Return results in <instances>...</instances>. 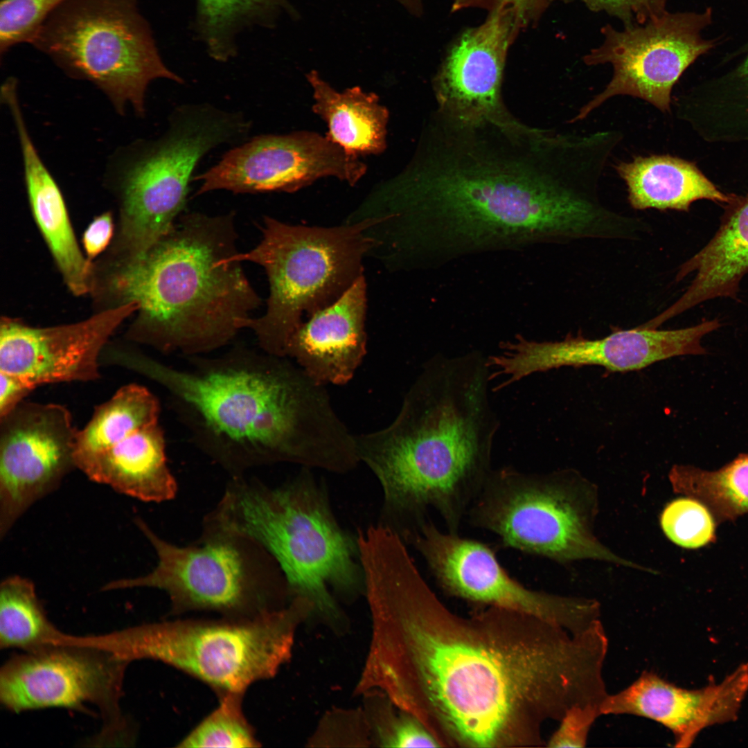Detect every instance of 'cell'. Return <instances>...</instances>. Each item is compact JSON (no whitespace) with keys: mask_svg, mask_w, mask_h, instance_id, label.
Returning a JSON list of instances; mask_svg holds the SVG:
<instances>
[{"mask_svg":"<svg viewBox=\"0 0 748 748\" xmlns=\"http://www.w3.org/2000/svg\"><path fill=\"white\" fill-rule=\"evenodd\" d=\"M411 15L420 17L423 12V0H395Z\"/></svg>","mask_w":748,"mask_h":748,"instance_id":"ab89813d","label":"cell"},{"mask_svg":"<svg viewBox=\"0 0 748 748\" xmlns=\"http://www.w3.org/2000/svg\"><path fill=\"white\" fill-rule=\"evenodd\" d=\"M69 634L47 618L33 583L14 576L0 586V648L23 651L66 642Z\"/></svg>","mask_w":748,"mask_h":748,"instance_id":"f546056e","label":"cell"},{"mask_svg":"<svg viewBox=\"0 0 748 748\" xmlns=\"http://www.w3.org/2000/svg\"><path fill=\"white\" fill-rule=\"evenodd\" d=\"M371 692L365 714L375 742L383 747H441L428 728L413 715L400 710L382 694Z\"/></svg>","mask_w":748,"mask_h":748,"instance_id":"1f68e13d","label":"cell"},{"mask_svg":"<svg viewBox=\"0 0 748 748\" xmlns=\"http://www.w3.org/2000/svg\"><path fill=\"white\" fill-rule=\"evenodd\" d=\"M711 17L709 8L703 14L664 11L648 18L642 26H630L623 31L604 27L603 44L583 60L589 66L611 64L612 77L569 123L585 119L617 96L637 98L663 113L670 112L673 86L684 71L713 46L700 35Z\"/></svg>","mask_w":748,"mask_h":748,"instance_id":"2e32d148","label":"cell"},{"mask_svg":"<svg viewBox=\"0 0 748 748\" xmlns=\"http://www.w3.org/2000/svg\"><path fill=\"white\" fill-rule=\"evenodd\" d=\"M552 0H451L452 11L478 8L508 10L522 30L535 24Z\"/></svg>","mask_w":748,"mask_h":748,"instance_id":"d590c367","label":"cell"},{"mask_svg":"<svg viewBox=\"0 0 748 748\" xmlns=\"http://www.w3.org/2000/svg\"><path fill=\"white\" fill-rule=\"evenodd\" d=\"M70 78L93 84L115 111L143 118L150 84L184 79L163 61L137 0H66L30 44Z\"/></svg>","mask_w":748,"mask_h":748,"instance_id":"30bf717a","label":"cell"},{"mask_svg":"<svg viewBox=\"0 0 748 748\" xmlns=\"http://www.w3.org/2000/svg\"><path fill=\"white\" fill-rule=\"evenodd\" d=\"M520 31L509 10H495L449 46L435 85L440 105L460 124L490 122L504 130L515 129L502 109L500 89L508 49Z\"/></svg>","mask_w":748,"mask_h":748,"instance_id":"44dd1931","label":"cell"},{"mask_svg":"<svg viewBox=\"0 0 748 748\" xmlns=\"http://www.w3.org/2000/svg\"><path fill=\"white\" fill-rule=\"evenodd\" d=\"M283 17H300L290 0H195L192 31L208 55L223 63L238 55L242 33L276 28Z\"/></svg>","mask_w":748,"mask_h":748,"instance_id":"83f0119b","label":"cell"},{"mask_svg":"<svg viewBox=\"0 0 748 748\" xmlns=\"http://www.w3.org/2000/svg\"><path fill=\"white\" fill-rule=\"evenodd\" d=\"M251 128L242 112L185 104L172 112L160 136L137 139L112 154L104 182L119 200L128 260L143 256L171 229L201 159L221 145L242 141Z\"/></svg>","mask_w":748,"mask_h":748,"instance_id":"ba28073f","label":"cell"},{"mask_svg":"<svg viewBox=\"0 0 748 748\" xmlns=\"http://www.w3.org/2000/svg\"><path fill=\"white\" fill-rule=\"evenodd\" d=\"M720 326L717 319L674 330L641 325L603 338L569 335L554 341L530 340L517 335L513 340L501 343V353L488 356V364L493 378H504L499 384L501 389L534 373L563 366H599L612 372L638 371L674 357L706 354L702 339Z\"/></svg>","mask_w":748,"mask_h":748,"instance_id":"e0dca14e","label":"cell"},{"mask_svg":"<svg viewBox=\"0 0 748 748\" xmlns=\"http://www.w3.org/2000/svg\"><path fill=\"white\" fill-rule=\"evenodd\" d=\"M160 410L159 400L145 386L121 387L78 430L75 467L92 481L143 501L174 498L177 484L167 463Z\"/></svg>","mask_w":748,"mask_h":748,"instance_id":"4fadbf2b","label":"cell"},{"mask_svg":"<svg viewBox=\"0 0 748 748\" xmlns=\"http://www.w3.org/2000/svg\"><path fill=\"white\" fill-rule=\"evenodd\" d=\"M305 599L254 618L181 619L93 635L92 643L130 663L153 659L208 685L221 696L244 695L275 676L290 658L299 623L312 613Z\"/></svg>","mask_w":748,"mask_h":748,"instance_id":"52a82bcc","label":"cell"},{"mask_svg":"<svg viewBox=\"0 0 748 748\" xmlns=\"http://www.w3.org/2000/svg\"><path fill=\"white\" fill-rule=\"evenodd\" d=\"M204 526L262 548L280 569L290 599L309 600L327 618L340 617L331 590L348 598L364 593L357 536L339 524L326 488L310 467L276 488L232 477Z\"/></svg>","mask_w":748,"mask_h":748,"instance_id":"8992f818","label":"cell"},{"mask_svg":"<svg viewBox=\"0 0 748 748\" xmlns=\"http://www.w3.org/2000/svg\"><path fill=\"white\" fill-rule=\"evenodd\" d=\"M78 430L64 405L24 400L0 417V534L73 468Z\"/></svg>","mask_w":748,"mask_h":748,"instance_id":"d6986e66","label":"cell"},{"mask_svg":"<svg viewBox=\"0 0 748 748\" xmlns=\"http://www.w3.org/2000/svg\"><path fill=\"white\" fill-rule=\"evenodd\" d=\"M742 72L744 74L748 75V55L743 65Z\"/></svg>","mask_w":748,"mask_h":748,"instance_id":"b9f144b4","label":"cell"},{"mask_svg":"<svg viewBox=\"0 0 748 748\" xmlns=\"http://www.w3.org/2000/svg\"><path fill=\"white\" fill-rule=\"evenodd\" d=\"M669 479L675 491L704 504L718 522L748 513V452L715 470L675 465Z\"/></svg>","mask_w":748,"mask_h":748,"instance_id":"f1b7e54d","label":"cell"},{"mask_svg":"<svg viewBox=\"0 0 748 748\" xmlns=\"http://www.w3.org/2000/svg\"><path fill=\"white\" fill-rule=\"evenodd\" d=\"M748 693V663L720 682L697 689L679 686L645 670L626 688L607 694L601 715H632L653 720L673 734L674 747H690L707 727L737 720Z\"/></svg>","mask_w":748,"mask_h":748,"instance_id":"7402d4cb","label":"cell"},{"mask_svg":"<svg viewBox=\"0 0 748 748\" xmlns=\"http://www.w3.org/2000/svg\"><path fill=\"white\" fill-rule=\"evenodd\" d=\"M234 218L186 213L116 273L113 290L138 306L130 340L163 354L208 355L246 328L262 303L235 258Z\"/></svg>","mask_w":748,"mask_h":748,"instance_id":"277c9868","label":"cell"},{"mask_svg":"<svg viewBox=\"0 0 748 748\" xmlns=\"http://www.w3.org/2000/svg\"><path fill=\"white\" fill-rule=\"evenodd\" d=\"M184 357L188 366L175 367L131 349L122 364L166 391L191 442L231 477L283 463L341 474L356 466L355 435L292 359L244 346Z\"/></svg>","mask_w":748,"mask_h":748,"instance_id":"7a4b0ae2","label":"cell"},{"mask_svg":"<svg viewBox=\"0 0 748 748\" xmlns=\"http://www.w3.org/2000/svg\"><path fill=\"white\" fill-rule=\"evenodd\" d=\"M666 1V0H648V9L649 17L664 12V7Z\"/></svg>","mask_w":748,"mask_h":748,"instance_id":"60d3db41","label":"cell"},{"mask_svg":"<svg viewBox=\"0 0 748 748\" xmlns=\"http://www.w3.org/2000/svg\"><path fill=\"white\" fill-rule=\"evenodd\" d=\"M366 165L327 136L300 131L261 134L226 152L205 172L193 177L199 195L226 190L238 194L294 192L322 177L355 185Z\"/></svg>","mask_w":748,"mask_h":748,"instance_id":"ac0fdd59","label":"cell"},{"mask_svg":"<svg viewBox=\"0 0 748 748\" xmlns=\"http://www.w3.org/2000/svg\"><path fill=\"white\" fill-rule=\"evenodd\" d=\"M137 310L135 302H126L82 321L44 328L3 318L0 371L17 375L35 388L96 380L109 338Z\"/></svg>","mask_w":748,"mask_h":748,"instance_id":"ffe728a7","label":"cell"},{"mask_svg":"<svg viewBox=\"0 0 748 748\" xmlns=\"http://www.w3.org/2000/svg\"><path fill=\"white\" fill-rule=\"evenodd\" d=\"M387 218L321 228L264 217L260 243L235 256L240 262L259 265L268 277L267 310L246 324L260 349L287 357L290 340L303 323V316L310 317L333 303L362 276V258L376 244L366 231Z\"/></svg>","mask_w":748,"mask_h":748,"instance_id":"9c48e42d","label":"cell"},{"mask_svg":"<svg viewBox=\"0 0 748 748\" xmlns=\"http://www.w3.org/2000/svg\"><path fill=\"white\" fill-rule=\"evenodd\" d=\"M10 115L34 219L69 289L78 296L87 294L92 285L91 266L78 244L61 190L33 143L22 108H12Z\"/></svg>","mask_w":748,"mask_h":748,"instance_id":"cb8c5ba5","label":"cell"},{"mask_svg":"<svg viewBox=\"0 0 748 748\" xmlns=\"http://www.w3.org/2000/svg\"><path fill=\"white\" fill-rule=\"evenodd\" d=\"M136 524L155 550L157 565L143 576L110 582L104 590L156 588L168 596L173 614L209 611L231 618L258 616L290 598L277 563L249 539L204 528L197 543L180 546L141 518Z\"/></svg>","mask_w":748,"mask_h":748,"instance_id":"8fae6325","label":"cell"},{"mask_svg":"<svg viewBox=\"0 0 748 748\" xmlns=\"http://www.w3.org/2000/svg\"><path fill=\"white\" fill-rule=\"evenodd\" d=\"M129 663L69 635L63 643L24 651L8 660L0 672V701L9 711L60 707L99 709L104 726L98 742L132 739L119 707L124 672Z\"/></svg>","mask_w":748,"mask_h":748,"instance_id":"5bb4252c","label":"cell"},{"mask_svg":"<svg viewBox=\"0 0 748 748\" xmlns=\"http://www.w3.org/2000/svg\"><path fill=\"white\" fill-rule=\"evenodd\" d=\"M366 669L371 686L420 720L442 747L546 746L542 727L607 690L608 640L490 607L456 614L418 570L377 596Z\"/></svg>","mask_w":748,"mask_h":748,"instance_id":"6da1fadb","label":"cell"},{"mask_svg":"<svg viewBox=\"0 0 748 748\" xmlns=\"http://www.w3.org/2000/svg\"><path fill=\"white\" fill-rule=\"evenodd\" d=\"M422 555L448 595L529 614L577 633L599 619V603L529 589L511 577L494 551L477 540L443 532L425 520L404 539Z\"/></svg>","mask_w":748,"mask_h":748,"instance_id":"9a60e30c","label":"cell"},{"mask_svg":"<svg viewBox=\"0 0 748 748\" xmlns=\"http://www.w3.org/2000/svg\"><path fill=\"white\" fill-rule=\"evenodd\" d=\"M244 695L219 696L217 707L204 718L177 745V747H258L253 728L246 719L242 701Z\"/></svg>","mask_w":748,"mask_h":748,"instance_id":"4dcf8cb0","label":"cell"},{"mask_svg":"<svg viewBox=\"0 0 748 748\" xmlns=\"http://www.w3.org/2000/svg\"><path fill=\"white\" fill-rule=\"evenodd\" d=\"M65 1L1 0V59L12 47L30 44L47 18Z\"/></svg>","mask_w":748,"mask_h":748,"instance_id":"836d02e7","label":"cell"},{"mask_svg":"<svg viewBox=\"0 0 748 748\" xmlns=\"http://www.w3.org/2000/svg\"><path fill=\"white\" fill-rule=\"evenodd\" d=\"M553 1V0H552ZM594 10H606L623 18L636 15L639 23L648 18V0H582Z\"/></svg>","mask_w":748,"mask_h":748,"instance_id":"f35d334b","label":"cell"},{"mask_svg":"<svg viewBox=\"0 0 748 748\" xmlns=\"http://www.w3.org/2000/svg\"><path fill=\"white\" fill-rule=\"evenodd\" d=\"M514 161L454 159L427 177L426 233L438 258L589 233L594 205L576 164L544 149Z\"/></svg>","mask_w":748,"mask_h":748,"instance_id":"5b68a950","label":"cell"},{"mask_svg":"<svg viewBox=\"0 0 748 748\" xmlns=\"http://www.w3.org/2000/svg\"><path fill=\"white\" fill-rule=\"evenodd\" d=\"M661 526L666 537L683 548H700L715 540L711 513L704 504L690 497L668 504L662 512Z\"/></svg>","mask_w":748,"mask_h":748,"instance_id":"d6a6232c","label":"cell"},{"mask_svg":"<svg viewBox=\"0 0 748 748\" xmlns=\"http://www.w3.org/2000/svg\"><path fill=\"white\" fill-rule=\"evenodd\" d=\"M490 374L479 351L434 355L422 365L394 420L355 435L359 462L382 490L380 524L402 536L431 508L448 532L458 533L493 470L500 420L490 400Z\"/></svg>","mask_w":748,"mask_h":748,"instance_id":"3957f363","label":"cell"},{"mask_svg":"<svg viewBox=\"0 0 748 748\" xmlns=\"http://www.w3.org/2000/svg\"><path fill=\"white\" fill-rule=\"evenodd\" d=\"M581 488L561 473L493 470L467 516L505 546L526 553L558 562L592 559L638 568L593 535L594 500Z\"/></svg>","mask_w":748,"mask_h":748,"instance_id":"7c38bea8","label":"cell"},{"mask_svg":"<svg viewBox=\"0 0 748 748\" xmlns=\"http://www.w3.org/2000/svg\"><path fill=\"white\" fill-rule=\"evenodd\" d=\"M732 204L709 242L680 266L677 280L692 273L694 277L666 309L671 317L714 299H736L748 274V196Z\"/></svg>","mask_w":748,"mask_h":748,"instance_id":"d4e9b609","label":"cell"},{"mask_svg":"<svg viewBox=\"0 0 748 748\" xmlns=\"http://www.w3.org/2000/svg\"><path fill=\"white\" fill-rule=\"evenodd\" d=\"M306 78L313 89L312 111L328 125L326 136L357 156L384 151L389 112L377 95L359 87L337 91L315 70Z\"/></svg>","mask_w":748,"mask_h":748,"instance_id":"4316f807","label":"cell"},{"mask_svg":"<svg viewBox=\"0 0 748 748\" xmlns=\"http://www.w3.org/2000/svg\"><path fill=\"white\" fill-rule=\"evenodd\" d=\"M35 389L21 377L0 371V417L22 402Z\"/></svg>","mask_w":748,"mask_h":748,"instance_id":"74e56055","label":"cell"},{"mask_svg":"<svg viewBox=\"0 0 748 748\" xmlns=\"http://www.w3.org/2000/svg\"><path fill=\"white\" fill-rule=\"evenodd\" d=\"M366 283L361 276L291 337L287 357L322 385L348 383L366 354Z\"/></svg>","mask_w":748,"mask_h":748,"instance_id":"603a6c76","label":"cell"},{"mask_svg":"<svg viewBox=\"0 0 748 748\" xmlns=\"http://www.w3.org/2000/svg\"><path fill=\"white\" fill-rule=\"evenodd\" d=\"M114 231V223L110 212L96 217L85 230L82 242L87 259L91 261L108 246Z\"/></svg>","mask_w":748,"mask_h":748,"instance_id":"8d00e7d4","label":"cell"},{"mask_svg":"<svg viewBox=\"0 0 748 748\" xmlns=\"http://www.w3.org/2000/svg\"><path fill=\"white\" fill-rule=\"evenodd\" d=\"M615 170L627 186L628 201L636 210L688 211L700 199L733 203L694 165L668 154L635 157L621 161Z\"/></svg>","mask_w":748,"mask_h":748,"instance_id":"484cf974","label":"cell"},{"mask_svg":"<svg viewBox=\"0 0 748 748\" xmlns=\"http://www.w3.org/2000/svg\"><path fill=\"white\" fill-rule=\"evenodd\" d=\"M600 715V705L589 704L573 706L560 720L558 727L546 741V746L553 748L585 747L590 729Z\"/></svg>","mask_w":748,"mask_h":748,"instance_id":"e575fe53","label":"cell"}]
</instances>
